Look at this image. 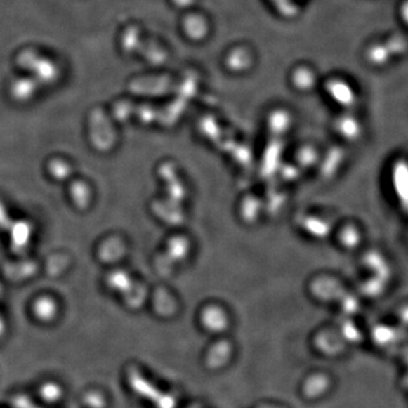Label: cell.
<instances>
[{
  "label": "cell",
  "instance_id": "6da1fadb",
  "mask_svg": "<svg viewBox=\"0 0 408 408\" xmlns=\"http://www.w3.org/2000/svg\"><path fill=\"white\" fill-rule=\"evenodd\" d=\"M408 51V40L402 34H394L385 42H376L367 48V59L374 66H386Z\"/></svg>",
  "mask_w": 408,
  "mask_h": 408
},
{
  "label": "cell",
  "instance_id": "7a4b0ae2",
  "mask_svg": "<svg viewBox=\"0 0 408 408\" xmlns=\"http://www.w3.org/2000/svg\"><path fill=\"white\" fill-rule=\"evenodd\" d=\"M330 94L331 97L338 103H343L345 106L352 105L355 103L356 96L355 92L353 91L346 82L344 81H332L329 86Z\"/></svg>",
  "mask_w": 408,
  "mask_h": 408
},
{
  "label": "cell",
  "instance_id": "3957f363",
  "mask_svg": "<svg viewBox=\"0 0 408 408\" xmlns=\"http://www.w3.org/2000/svg\"><path fill=\"white\" fill-rule=\"evenodd\" d=\"M328 388V380L324 376H313L304 386V395L310 400H315L324 394Z\"/></svg>",
  "mask_w": 408,
  "mask_h": 408
},
{
  "label": "cell",
  "instance_id": "277c9868",
  "mask_svg": "<svg viewBox=\"0 0 408 408\" xmlns=\"http://www.w3.org/2000/svg\"><path fill=\"white\" fill-rule=\"evenodd\" d=\"M400 18L402 21L408 25V0H406L405 3L402 4L400 9Z\"/></svg>",
  "mask_w": 408,
  "mask_h": 408
},
{
  "label": "cell",
  "instance_id": "5b68a950",
  "mask_svg": "<svg viewBox=\"0 0 408 408\" xmlns=\"http://www.w3.org/2000/svg\"><path fill=\"white\" fill-rule=\"evenodd\" d=\"M261 408H282V407H276V406H265V407Z\"/></svg>",
  "mask_w": 408,
  "mask_h": 408
}]
</instances>
